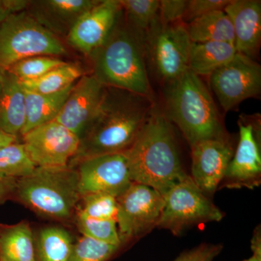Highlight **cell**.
<instances>
[{"mask_svg": "<svg viewBox=\"0 0 261 261\" xmlns=\"http://www.w3.org/2000/svg\"><path fill=\"white\" fill-rule=\"evenodd\" d=\"M154 106L150 98L105 87L102 100L68 166L74 168L81 161L90 158L127 152Z\"/></svg>", "mask_w": 261, "mask_h": 261, "instance_id": "obj_1", "label": "cell"}, {"mask_svg": "<svg viewBox=\"0 0 261 261\" xmlns=\"http://www.w3.org/2000/svg\"><path fill=\"white\" fill-rule=\"evenodd\" d=\"M126 153L132 181L151 187L163 197L188 176L182 167L171 122L154 106Z\"/></svg>", "mask_w": 261, "mask_h": 261, "instance_id": "obj_2", "label": "cell"}, {"mask_svg": "<svg viewBox=\"0 0 261 261\" xmlns=\"http://www.w3.org/2000/svg\"><path fill=\"white\" fill-rule=\"evenodd\" d=\"M88 58L91 73L105 87L152 99L144 35L128 27L123 11L107 39Z\"/></svg>", "mask_w": 261, "mask_h": 261, "instance_id": "obj_3", "label": "cell"}, {"mask_svg": "<svg viewBox=\"0 0 261 261\" xmlns=\"http://www.w3.org/2000/svg\"><path fill=\"white\" fill-rule=\"evenodd\" d=\"M165 97V114L178 127L190 147L228 137L208 89L190 70L167 84Z\"/></svg>", "mask_w": 261, "mask_h": 261, "instance_id": "obj_4", "label": "cell"}, {"mask_svg": "<svg viewBox=\"0 0 261 261\" xmlns=\"http://www.w3.org/2000/svg\"><path fill=\"white\" fill-rule=\"evenodd\" d=\"M81 198L78 171L68 165L36 168L17 179L13 197L37 214L58 220L70 219Z\"/></svg>", "mask_w": 261, "mask_h": 261, "instance_id": "obj_5", "label": "cell"}, {"mask_svg": "<svg viewBox=\"0 0 261 261\" xmlns=\"http://www.w3.org/2000/svg\"><path fill=\"white\" fill-rule=\"evenodd\" d=\"M68 54L63 39L44 28L27 10L10 15L0 24V73L29 57Z\"/></svg>", "mask_w": 261, "mask_h": 261, "instance_id": "obj_6", "label": "cell"}, {"mask_svg": "<svg viewBox=\"0 0 261 261\" xmlns=\"http://www.w3.org/2000/svg\"><path fill=\"white\" fill-rule=\"evenodd\" d=\"M145 56L159 80L168 84L189 70L192 42L183 22L163 24L159 18L144 35Z\"/></svg>", "mask_w": 261, "mask_h": 261, "instance_id": "obj_7", "label": "cell"}, {"mask_svg": "<svg viewBox=\"0 0 261 261\" xmlns=\"http://www.w3.org/2000/svg\"><path fill=\"white\" fill-rule=\"evenodd\" d=\"M165 205L157 227L178 236L193 225L220 221L224 214L187 176L164 196Z\"/></svg>", "mask_w": 261, "mask_h": 261, "instance_id": "obj_8", "label": "cell"}, {"mask_svg": "<svg viewBox=\"0 0 261 261\" xmlns=\"http://www.w3.org/2000/svg\"><path fill=\"white\" fill-rule=\"evenodd\" d=\"M116 200V222L121 245L142 238L157 227L165 205L164 197L159 192L132 182Z\"/></svg>", "mask_w": 261, "mask_h": 261, "instance_id": "obj_9", "label": "cell"}, {"mask_svg": "<svg viewBox=\"0 0 261 261\" xmlns=\"http://www.w3.org/2000/svg\"><path fill=\"white\" fill-rule=\"evenodd\" d=\"M238 126V146L220 185L221 188L253 190L261 183L260 117L240 116Z\"/></svg>", "mask_w": 261, "mask_h": 261, "instance_id": "obj_10", "label": "cell"}, {"mask_svg": "<svg viewBox=\"0 0 261 261\" xmlns=\"http://www.w3.org/2000/svg\"><path fill=\"white\" fill-rule=\"evenodd\" d=\"M209 77L211 89L226 112L260 92V65L241 53H237Z\"/></svg>", "mask_w": 261, "mask_h": 261, "instance_id": "obj_11", "label": "cell"}, {"mask_svg": "<svg viewBox=\"0 0 261 261\" xmlns=\"http://www.w3.org/2000/svg\"><path fill=\"white\" fill-rule=\"evenodd\" d=\"M21 136L36 167L67 166L80 145V139L56 120Z\"/></svg>", "mask_w": 261, "mask_h": 261, "instance_id": "obj_12", "label": "cell"}, {"mask_svg": "<svg viewBox=\"0 0 261 261\" xmlns=\"http://www.w3.org/2000/svg\"><path fill=\"white\" fill-rule=\"evenodd\" d=\"M82 196L104 193L118 197L132 185L126 152L84 160L75 166Z\"/></svg>", "mask_w": 261, "mask_h": 261, "instance_id": "obj_13", "label": "cell"}, {"mask_svg": "<svg viewBox=\"0 0 261 261\" xmlns=\"http://www.w3.org/2000/svg\"><path fill=\"white\" fill-rule=\"evenodd\" d=\"M121 13L119 0H99L77 20L65 37L66 42L88 57L106 41Z\"/></svg>", "mask_w": 261, "mask_h": 261, "instance_id": "obj_14", "label": "cell"}, {"mask_svg": "<svg viewBox=\"0 0 261 261\" xmlns=\"http://www.w3.org/2000/svg\"><path fill=\"white\" fill-rule=\"evenodd\" d=\"M190 147L191 177L201 191L211 198L222 181L234 149L229 137L202 141Z\"/></svg>", "mask_w": 261, "mask_h": 261, "instance_id": "obj_15", "label": "cell"}, {"mask_svg": "<svg viewBox=\"0 0 261 261\" xmlns=\"http://www.w3.org/2000/svg\"><path fill=\"white\" fill-rule=\"evenodd\" d=\"M104 89L93 74L86 73L75 82L55 120L80 140L102 100Z\"/></svg>", "mask_w": 261, "mask_h": 261, "instance_id": "obj_16", "label": "cell"}, {"mask_svg": "<svg viewBox=\"0 0 261 261\" xmlns=\"http://www.w3.org/2000/svg\"><path fill=\"white\" fill-rule=\"evenodd\" d=\"M99 0L29 1L27 11L53 34L66 37L74 24Z\"/></svg>", "mask_w": 261, "mask_h": 261, "instance_id": "obj_17", "label": "cell"}, {"mask_svg": "<svg viewBox=\"0 0 261 261\" xmlns=\"http://www.w3.org/2000/svg\"><path fill=\"white\" fill-rule=\"evenodd\" d=\"M224 11L232 24L237 51L252 58L260 43L261 2L230 0Z\"/></svg>", "mask_w": 261, "mask_h": 261, "instance_id": "obj_18", "label": "cell"}, {"mask_svg": "<svg viewBox=\"0 0 261 261\" xmlns=\"http://www.w3.org/2000/svg\"><path fill=\"white\" fill-rule=\"evenodd\" d=\"M0 132L18 137L25 124V91L8 70L0 73Z\"/></svg>", "mask_w": 261, "mask_h": 261, "instance_id": "obj_19", "label": "cell"}, {"mask_svg": "<svg viewBox=\"0 0 261 261\" xmlns=\"http://www.w3.org/2000/svg\"><path fill=\"white\" fill-rule=\"evenodd\" d=\"M0 261H37L30 224H0Z\"/></svg>", "mask_w": 261, "mask_h": 261, "instance_id": "obj_20", "label": "cell"}, {"mask_svg": "<svg viewBox=\"0 0 261 261\" xmlns=\"http://www.w3.org/2000/svg\"><path fill=\"white\" fill-rule=\"evenodd\" d=\"M238 53L234 44L224 42H192L189 70L197 76H210Z\"/></svg>", "mask_w": 261, "mask_h": 261, "instance_id": "obj_21", "label": "cell"}, {"mask_svg": "<svg viewBox=\"0 0 261 261\" xmlns=\"http://www.w3.org/2000/svg\"><path fill=\"white\" fill-rule=\"evenodd\" d=\"M74 84L58 93L41 94L25 91V124L21 135L54 121L69 95Z\"/></svg>", "mask_w": 261, "mask_h": 261, "instance_id": "obj_22", "label": "cell"}, {"mask_svg": "<svg viewBox=\"0 0 261 261\" xmlns=\"http://www.w3.org/2000/svg\"><path fill=\"white\" fill-rule=\"evenodd\" d=\"M192 42H224L234 44L232 24L224 10L211 12L187 24Z\"/></svg>", "mask_w": 261, "mask_h": 261, "instance_id": "obj_23", "label": "cell"}, {"mask_svg": "<svg viewBox=\"0 0 261 261\" xmlns=\"http://www.w3.org/2000/svg\"><path fill=\"white\" fill-rule=\"evenodd\" d=\"M84 74L86 73L82 65L76 63L65 62L64 64L49 70L37 80L19 82L24 90L27 92L51 94L68 88Z\"/></svg>", "mask_w": 261, "mask_h": 261, "instance_id": "obj_24", "label": "cell"}, {"mask_svg": "<svg viewBox=\"0 0 261 261\" xmlns=\"http://www.w3.org/2000/svg\"><path fill=\"white\" fill-rule=\"evenodd\" d=\"M73 245L71 236L64 228H42L35 240L37 261H67Z\"/></svg>", "mask_w": 261, "mask_h": 261, "instance_id": "obj_25", "label": "cell"}, {"mask_svg": "<svg viewBox=\"0 0 261 261\" xmlns=\"http://www.w3.org/2000/svg\"><path fill=\"white\" fill-rule=\"evenodd\" d=\"M125 21L135 32L145 35L159 18V0H119Z\"/></svg>", "mask_w": 261, "mask_h": 261, "instance_id": "obj_26", "label": "cell"}, {"mask_svg": "<svg viewBox=\"0 0 261 261\" xmlns=\"http://www.w3.org/2000/svg\"><path fill=\"white\" fill-rule=\"evenodd\" d=\"M36 168L23 144L18 141L0 150V178L19 179L32 174Z\"/></svg>", "mask_w": 261, "mask_h": 261, "instance_id": "obj_27", "label": "cell"}, {"mask_svg": "<svg viewBox=\"0 0 261 261\" xmlns=\"http://www.w3.org/2000/svg\"><path fill=\"white\" fill-rule=\"evenodd\" d=\"M75 221L79 231L83 236L110 245L122 246L115 220L92 219L76 211Z\"/></svg>", "mask_w": 261, "mask_h": 261, "instance_id": "obj_28", "label": "cell"}, {"mask_svg": "<svg viewBox=\"0 0 261 261\" xmlns=\"http://www.w3.org/2000/svg\"><path fill=\"white\" fill-rule=\"evenodd\" d=\"M65 61L58 57L37 56L29 57L17 62L8 68V71L20 82L37 80L49 70L64 64Z\"/></svg>", "mask_w": 261, "mask_h": 261, "instance_id": "obj_29", "label": "cell"}, {"mask_svg": "<svg viewBox=\"0 0 261 261\" xmlns=\"http://www.w3.org/2000/svg\"><path fill=\"white\" fill-rule=\"evenodd\" d=\"M76 211L92 219L116 221L118 214L116 197L104 193L83 195Z\"/></svg>", "mask_w": 261, "mask_h": 261, "instance_id": "obj_30", "label": "cell"}, {"mask_svg": "<svg viewBox=\"0 0 261 261\" xmlns=\"http://www.w3.org/2000/svg\"><path fill=\"white\" fill-rule=\"evenodd\" d=\"M119 248L83 236L73 243L67 261H107Z\"/></svg>", "mask_w": 261, "mask_h": 261, "instance_id": "obj_31", "label": "cell"}, {"mask_svg": "<svg viewBox=\"0 0 261 261\" xmlns=\"http://www.w3.org/2000/svg\"><path fill=\"white\" fill-rule=\"evenodd\" d=\"M229 2L230 0H189L182 22L187 25L211 12L224 10Z\"/></svg>", "mask_w": 261, "mask_h": 261, "instance_id": "obj_32", "label": "cell"}, {"mask_svg": "<svg viewBox=\"0 0 261 261\" xmlns=\"http://www.w3.org/2000/svg\"><path fill=\"white\" fill-rule=\"evenodd\" d=\"M187 0H161L159 20L163 24H173L182 21L186 12Z\"/></svg>", "mask_w": 261, "mask_h": 261, "instance_id": "obj_33", "label": "cell"}, {"mask_svg": "<svg viewBox=\"0 0 261 261\" xmlns=\"http://www.w3.org/2000/svg\"><path fill=\"white\" fill-rule=\"evenodd\" d=\"M223 250L222 245L201 244L198 247L183 252L173 261H213Z\"/></svg>", "mask_w": 261, "mask_h": 261, "instance_id": "obj_34", "label": "cell"}, {"mask_svg": "<svg viewBox=\"0 0 261 261\" xmlns=\"http://www.w3.org/2000/svg\"><path fill=\"white\" fill-rule=\"evenodd\" d=\"M29 3L27 0H0V24L10 15L27 10Z\"/></svg>", "mask_w": 261, "mask_h": 261, "instance_id": "obj_35", "label": "cell"}, {"mask_svg": "<svg viewBox=\"0 0 261 261\" xmlns=\"http://www.w3.org/2000/svg\"><path fill=\"white\" fill-rule=\"evenodd\" d=\"M16 181L15 178H0V205L13 199Z\"/></svg>", "mask_w": 261, "mask_h": 261, "instance_id": "obj_36", "label": "cell"}, {"mask_svg": "<svg viewBox=\"0 0 261 261\" xmlns=\"http://www.w3.org/2000/svg\"><path fill=\"white\" fill-rule=\"evenodd\" d=\"M252 255L244 261H261V231L260 226H257L254 231L251 241Z\"/></svg>", "mask_w": 261, "mask_h": 261, "instance_id": "obj_37", "label": "cell"}, {"mask_svg": "<svg viewBox=\"0 0 261 261\" xmlns=\"http://www.w3.org/2000/svg\"><path fill=\"white\" fill-rule=\"evenodd\" d=\"M17 141H18V137L0 132V150L6 147L7 145L17 142Z\"/></svg>", "mask_w": 261, "mask_h": 261, "instance_id": "obj_38", "label": "cell"}, {"mask_svg": "<svg viewBox=\"0 0 261 261\" xmlns=\"http://www.w3.org/2000/svg\"><path fill=\"white\" fill-rule=\"evenodd\" d=\"M0 94H1V82H0Z\"/></svg>", "mask_w": 261, "mask_h": 261, "instance_id": "obj_39", "label": "cell"}]
</instances>
